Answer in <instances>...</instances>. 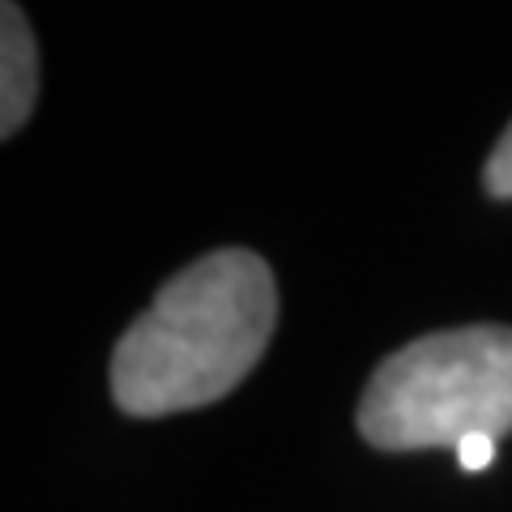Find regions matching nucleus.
<instances>
[{
  "label": "nucleus",
  "mask_w": 512,
  "mask_h": 512,
  "mask_svg": "<svg viewBox=\"0 0 512 512\" xmlns=\"http://www.w3.org/2000/svg\"><path fill=\"white\" fill-rule=\"evenodd\" d=\"M359 431L367 444L457 448L470 436L512 431V329L466 325L393 350L363 389Z\"/></svg>",
  "instance_id": "f03ea898"
},
{
  "label": "nucleus",
  "mask_w": 512,
  "mask_h": 512,
  "mask_svg": "<svg viewBox=\"0 0 512 512\" xmlns=\"http://www.w3.org/2000/svg\"><path fill=\"white\" fill-rule=\"evenodd\" d=\"M483 188L491 192L495 201H512V124H508V133L495 141V150L487 158V167H483Z\"/></svg>",
  "instance_id": "20e7f679"
},
{
  "label": "nucleus",
  "mask_w": 512,
  "mask_h": 512,
  "mask_svg": "<svg viewBox=\"0 0 512 512\" xmlns=\"http://www.w3.org/2000/svg\"><path fill=\"white\" fill-rule=\"evenodd\" d=\"M274 325V269L248 248H218L180 269L124 329L111 397L133 419L210 406L256 367Z\"/></svg>",
  "instance_id": "f257e3e1"
},
{
  "label": "nucleus",
  "mask_w": 512,
  "mask_h": 512,
  "mask_svg": "<svg viewBox=\"0 0 512 512\" xmlns=\"http://www.w3.org/2000/svg\"><path fill=\"white\" fill-rule=\"evenodd\" d=\"M39 94V47L18 5H5V43H0V133L13 137L30 120Z\"/></svg>",
  "instance_id": "7ed1b4c3"
},
{
  "label": "nucleus",
  "mask_w": 512,
  "mask_h": 512,
  "mask_svg": "<svg viewBox=\"0 0 512 512\" xmlns=\"http://www.w3.org/2000/svg\"><path fill=\"white\" fill-rule=\"evenodd\" d=\"M495 444H500V440H491V436H470V440H461L453 453H457V461H461V470L478 474V470H487L491 461H495Z\"/></svg>",
  "instance_id": "39448f33"
}]
</instances>
